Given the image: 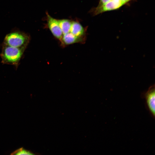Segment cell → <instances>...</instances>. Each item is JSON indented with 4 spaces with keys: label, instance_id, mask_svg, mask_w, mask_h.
Here are the masks:
<instances>
[{
    "label": "cell",
    "instance_id": "5b68a950",
    "mask_svg": "<svg viewBox=\"0 0 155 155\" xmlns=\"http://www.w3.org/2000/svg\"><path fill=\"white\" fill-rule=\"evenodd\" d=\"M84 37L76 36L69 32L63 34L60 41L63 45H68L78 42H82L84 40Z\"/></svg>",
    "mask_w": 155,
    "mask_h": 155
},
{
    "label": "cell",
    "instance_id": "ba28073f",
    "mask_svg": "<svg viewBox=\"0 0 155 155\" xmlns=\"http://www.w3.org/2000/svg\"><path fill=\"white\" fill-rule=\"evenodd\" d=\"M12 154L16 155H33L34 154L31 152L25 150L23 148H20L15 151Z\"/></svg>",
    "mask_w": 155,
    "mask_h": 155
},
{
    "label": "cell",
    "instance_id": "7a4b0ae2",
    "mask_svg": "<svg viewBox=\"0 0 155 155\" xmlns=\"http://www.w3.org/2000/svg\"><path fill=\"white\" fill-rule=\"evenodd\" d=\"M30 40V36L28 34L20 31H14L6 36L3 44L26 49Z\"/></svg>",
    "mask_w": 155,
    "mask_h": 155
},
{
    "label": "cell",
    "instance_id": "52a82bcc",
    "mask_svg": "<svg viewBox=\"0 0 155 155\" xmlns=\"http://www.w3.org/2000/svg\"><path fill=\"white\" fill-rule=\"evenodd\" d=\"M58 20L63 34L69 32L72 21L67 19H60Z\"/></svg>",
    "mask_w": 155,
    "mask_h": 155
},
{
    "label": "cell",
    "instance_id": "3957f363",
    "mask_svg": "<svg viewBox=\"0 0 155 155\" xmlns=\"http://www.w3.org/2000/svg\"><path fill=\"white\" fill-rule=\"evenodd\" d=\"M47 25L53 36L60 41L63 35L58 20L50 16L46 12Z\"/></svg>",
    "mask_w": 155,
    "mask_h": 155
},
{
    "label": "cell",
    "instance_id": "9c48e42d",
    "mask_svg": "<svg viewBox=\"0 0 155 155\" xmlns=\"http://www.w3.org/2000/svg\"><path fill=\"white\" fill-rule=\"evenodd\" d=\"M132 0H122L125 4Z\"/></svg>",
    "mask_w": 155,
    "mask_h": 155
},
{
    "label": "cell",
    "instance_id": "8992f818",
    "mask_svg": "<svg viewBox=\"0 0 155 155\" xmlns=\"http://www.w3.org/2000/svg\"><path fill=\"white\" fill-rule=\"evenodd\" d=\"M86 31V28H84L79 22L72 21L69 32L73 34L78 37H85Z\"/></svg>",
    "mask_w": 155,
    "mask_h": 155
},
{
    "label": "cell",
    "instance_id": "277c9868",
    "mask_svg": "<svg viewBox=\"0 0 155 155\" xmlns=\"http://www.w3.org/2000/svg\"><path fill=\"white\" fill-rule=\"evenodd\" d=\"M154 85L151 86L144 95L146 99V104L149 111L152 116L154 118L155 114Z\"/></svg>",
    "mask_w": 155,
    "mask_h": 155
},
{
    "label": "cell",
    "instance_id": "6da1fadb",
    "mask_svg": "<svg viewBox=\"0 0 155 155\" xmlns=\"http://www.w3.org/2000/svg\"><path fill=\"white\" fill-rule=\"evenodd\" d=\"M25 49L3 44L0 54L1 62L3 64L12 65L17 67Z\"/></svg>",
    "mask_w": 155,
    "mask_h": 155
}]
</instances>
